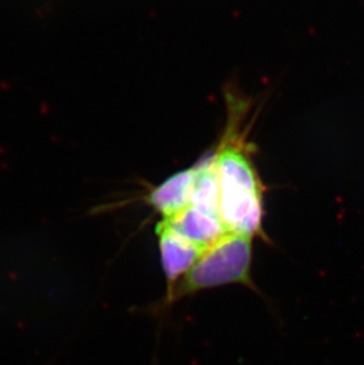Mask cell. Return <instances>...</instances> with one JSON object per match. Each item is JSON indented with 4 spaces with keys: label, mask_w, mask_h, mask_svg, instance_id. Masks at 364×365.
<instances>
[{
    "label": "cell",
    "mask_w": 364,
    "mask_h": 365,
    "mask_svg": "<svg viewBox=\"0 0 364 365\" xmlns=\"http://www.w3.org/2000/svg\"><path fill=\"white\" fill-rule=\"evenodd\" d=\"M228 121L214 154L217 173L218 208L227 233L264 239V186L252 163L251 145L243 131L248 103L228 95Z\"/></svg>",
    "instance_id": "6da1fadb"
},
{
    "label": "cell",
    "mask_w": 364,
    "mask_h": 365,
    "mask_svg": "<svg viewBox=\"0 0 364 365\" xmlns=\"http://www.w3.org/2000/svg\"><path fill=\"white\" fill-rule=\"evenodd\" d=\"M253 239L227 233L219 242L203 251L192 269L176 284L168 302L230 284L253 287L251 278Z\"/></svg>",
    "instance_id": "7a4b0ae2"
},
{
    "label": "cell",
    "mask_w": 364,
    "mask_h": 365,
    "mask_svg": "<svg viewBox=\"0 0 364 365\" xmlns=\"http://www.w3.org/2000/svg\"><path fill=\"white\" fill-rule=\"evenodd\" d=\"M162 269L167 282V298L176 284L198 262L203 250L189 242L162 219L155 228Z\"/></svg>",
    "instance_id": "3957f363"
},
{
    "label": "cell",
    "mask_w": 364,
    "mask_h": 365,
    "mask_svg": "<svg viewBox=\"0 0 364 365\" xmlns=\"http://www.w3.org/2000/svg\"><path fill=\"white\" fill-rule=\"evenodd\" d=\"M183 238L206 251L227 235L219 214L188 206L172 219H163Z\"/></svg>",
    "instance_id": "277c9868"
},
{
    "label": "cell",
    "mask_w": 364,
    "mask_h": 365,
    "mask_svg": "<svg viewBox=\"0 0 364 365\" xmlns=\"http://www.w3.org/2000/svg\"><path fill=\"white\" fill-rule=\"evenodd\" d=\"M196 167L176 173L148 194L146 200L161 214L162 219H172L191 203Z\"/></svg>",
    "instance_id": "5b68a950"
}]
</instances>
